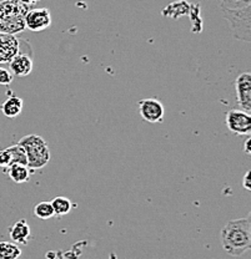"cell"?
I'll return each mask as SVG.
<instances>
[{"mask_svg":"<svg viewBox=\"0 0 251 259\" xmlns=\"http://www.w3.org/2000/svg\"><path fill=\"white\" fill-rule=\"evenodd\" d=\"M30 8L19 0L0 2V34L17 35L25 30V15Z\"/></svg>","mask_w":251,"mask_h":259,"instance_id":"2","label":"cell"},{"mask_svg":"<svg viewBox=\"0 0 251 259\" xmlns=\"http://www.w3.org/2000/svg\"><path fill=\"white\" fill-rule=\"evenodd\" d=\"M20 50V41L15 35L0 34V64H8Z\"/></svg>","mask_w":251,"mask_h":259,"instance_id":"9","label":"cell"},{"mask_svg":"<svg viewBox=\"0 0 251 259\" xmlns=\"http://www.w3.org/2000/svg\"><path fill=\"white\" fill-rule=\"evenodd\" d=\"M51 25V14L47 8L30 9L25 15V28L31 31H43Z\"/></svg>","mask_w":251,"mask_h":259,"instance_id":"8","label":"cell"},{"mask_svg":"<svg viewBox=\"0 0 251 259\" xmlns=\"http://www.w3.org/2000/svg\"><path fill=\"white\" fill-rule=\"evenodd\" d=\"M51 206H53L55 215H65L73 208L71 202L66 197H55L51 201Z\"/></svg>","mask_w":251,"mask_h":259,"instance_id":"15","label":"cell"},{"mask_svg":"<svg viewBox=\"0 0 251 259\" xmlns=\"http://www.w3.org/2000/svg\"><path fill=\"white\" fill-rule=\"evenodd\" d=\"M24 148L26 155V166L29 169H40L47 166L50 161V150L47 142L42 136L38 135H28L21 137L18 142Z\"/></svg>","mask_w":251,"mask_h":259,"instance_id":"3","label":"cell"},{"mask_svg":"<svg viewBox=\"0 0 251 259\" xmlns=\"http://www.w3.org/2000/svg\"><path fill=\"white\" fill-rule=\"evenodd\" d=\"M251 7V0H220L221 12L225 10H240Z\"/></svg>","mask_w":251,"mask_h":259,"instance_id":"18","label":"cell"},{"mask_svg":"<svg viewBox=\"0 0 251 259\" xmlns=\"http://www.w3.org/2000/svg\"><path fill=\"white\" fill-rule=\"evenodd\" d=\"M21 255L19 245L13 242H0V259H18Z\"/></svg>","mask_w":251,"mask_h":259,"instance_id":"14","label":"cell"},{"mask_svg":"<svg viewBox=\"0 0 251 259\" xmlns=\"http://www.w3.org/2000/svg\"><path fill=\"white\" fill-rule=\"evenodd\" d=\"M9 236L12 242L17 245L28 244L29 238L31 236L30 226L25 220H19L9 228Z\"/></svg>","mask_w":251,"mask_h":259,"instance_id":"11","label":"cell"},{"mask_svg":"<svg viewBox=\"0 0 251 259\" xmlns=\"http://www.w3.org/2000/svg\"><path fill=\"white\" fill-rule=\"evenodd\" d=\"M8 175L15 183H25L30 178V169L24 164H12L8 167Z\"/></svg>","mask_w":251,"mask_h":259,"instance_id":"13","label":"cell"},{"mask_svg":"<svg viewBox=\"0 0 251 259\" xmlns=\"http://www.w3.org/2000/svg\"><path fill=\"white\" fill-rule=\"evenodd\" d=\"M223 16L226 19L231 34L237 40L249 42L251 40V7L240 10H225Z\"/></svg>","mask_w":251,"mask_h":259,"instance_id":"4","label":"cell"},{"mask_svg":"<svg viewBox=\"0 0 251 259\" xmlns=\"http://www.w3.org/2000/svg\"><path fill=\"white\" fill-rule=\"evenodd\" d=\"M237 104L244 112L251 111V75L250 72H242L235 81Z\"/></svg>","mask_w":251,"mask_h":259,"instance_id":"7","label":"cell"},{"mask_svg":"<svg viewBox=\"0 0 251 259\" xmlns=\"http://www.w3.org/2000/svg\"><path fill=\"white\" fill-rule=\"evenodd\" d=\"M9 65L10 74H12L13 76L25 77L33 71V59H31L28 54L20 53V51L12 59Z\"/></svg>","mask_w":251,"mask_h":259,"instance_id":"10","label":"cell"},{"mask_svg":"<svg viewBox=\"0 0 251 259\" xmlns=\"http://www.w3.org/2000/svg\"><path fill=\"white\" fill-rule=\"evenodd\" d=\"M34 214L39 220H50V218H53L55 213H54L51 202H40V203H38L34 208Z\"/></svg>","mask_w":251,"mask_h":259,"instance_id":"17","label":"cell"},{"mask_svg":"<svg viewBox=\"0 0 251 259\" xmlns=\"http://www.w3.org/2000/svg\"><path fill=\"white\" fill-rule=\"evenodd\" d=\"M8 151L10 153V157H12V164H24L26 166L28 161H26V155L24 148L20 145H13L10 147H8Z\"/></svg>","mask_w":251,"mask_h":259,"instance_id":"16","label":"cell"},{"mask_svg":"<svg viewBox=\"0 0 251 259\" xmlns=\"http://www.w3.org/2000/svg\"><path fill=\"white\" fill-rule=\"evenodd\" d=\"M250 142H251V139L250 137H247L246 140H245V144H244V147H245V152L247 153V155H250Z\"/></svg>","mask_w":251,"mask_h":259,"instance_id":"23","label":"cell"},{"mask_svg":"<svg viewBox=\"0 0 251 259\" xmlns=\"http://www.w3.org/2000/svg\"><path fill=\"white\" fill-rule=\"evenodd\" d=\"M13 79H14V76L10 74L9 70L0 66V85H4V86L10 85V83L13 82Z\"/></svg>","mask_w":251,"mask_h":259,"instance_id":"19","label":"cell"},{"mask_svg":"<svg viewBox=\"0 0 251 259\" xmlns=\"http://www.w3.org/2000/svg\"><path fill=\"white\" fill-rule=\"evenodd\" d=\"M221 245L228 254L240 257L251 247L250 215L228 222L221 229Z\"/></svg>","mask_w":251,"mask_h":259,"instance_id":"1","label":"cell"},{"mask_svg":"<svg viewBox=\"0 0 251 259\" xmlns=\"http://www.w3.org/2000/svg\"><path fill=\"white\" fill-rule=\"evenodd\" d=\"M139 112L140 116L147 122L156 123L163 122L165 109H164V105L159 100L144 99L139 102Z\"/></svg>","mask_w":251,"mask_h":259,"instance_id":"6","label":"cell"},{"mask_svg":"<svg viewBox=\"0 0 251 259\" xmlns=\"http://www.w3.org/2000/svg\"><path fill=\"white\" fill-rule=\"evenodd\" d=\"M19 2H20L23 5H25V7L30 8L31 5H35L37 3H39V0H19Z\"/></svg>","mask_w":251,"mask_h":259,"instance_id":"22","label":"cell"},{"mask_svg":"<svg viewBox=\"0 0 251 259\" xmlns=\"http://www.w3.org/2000/svg\"><path fill=\"white\" fill-rule=\"evenodd\" d=\"M24 102L23 99L18 96H10L5 100L4 102L0 106V110H2L3 115L8 118H14L18 117L20 115L21 111H23Z\"/></svg>","mask_w":251,"mask_h":259,"instance_id":"12","label":"cell"},{"mask_svg":"<svg viewBox=\"0 0 251 259\" xmlns=\"http://www.w3.org/2000/svg\"><path fill=\"white\" fill-rule=\"evenodd\" d=\"M242 187H244L246 191H250V190H251V185H250V171H247L246 174H245L244 180H242Z\"/></svg>","mask_w":251,"mask_h":259,"instance_id":"21","label":"cell"},{"mask_svg":"<svg viewBox=\"0 0 251 259\" xmlns=\"http://www.w3.org/2000/svg\"><path fill=\"white\" fill-rule=\"evenodd\" d=\"M225 122L233 134L239 136H249L251 132V116L242 110H229Z\"/></svg>","mask_w":251,"mask_h":259,"instance_id":"5","label":"cell"},{"mask_svg":"<svg viewBox=\"0 0 251 259\" xmlns=\"http://www.w3.org/2000/svg\"><path fill=\"white\" fill-rule=\"evenodd\" d=\"M9 166H12V157H10L9 151H8V148L0 150V167L8 168Z\"/></svg>","mask_w":251,"mask_h":259,"instance_id":"20","label":"cell"}]
</instances>
